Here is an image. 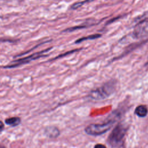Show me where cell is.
I'll list each match as a JSON object with an SVG mask.
<instances>
[{"mask_svg":"<svg viewBox=\"0 0 148 148\" xmlns=\"http://www.w3.org/2000/svg\"><path fill=\"white\" fill-rule=\"evenodd\" d=\"M117 82L115 80H111L105 83L101 87L91 91L90 97L95 100H101L110 97L116 90Z\"/></svg>","mask_w":148,"mask_h":148,"instance_id":"6da1fadb","label":"cell"},{"mask_svg":"<svg viewBox=\"0 0 148 148\" xmlns=\"http://www.w3.org/2000/svg\"><path fill=\"white\" fill-rule=\"evenodd\" d=\"M127 130L123 124H117L108 136V141L110 146L112 147H123Z\"/></svg>","mask_w":148,"mask_h":148,"instance_id":"7a4b0ae2","label":"cell"},{"mask_svg":"<svg viewBox=\"0 0 148 148\" xmlns=\"http://www.w3.org/2000/svg\"><path fill=\"white\" fill-rule=\"evenodd\" d=\"M115 120L110 119L109 121L103 124H90L85 128V132L88 135H101L109 131L112 128L113 124L115 123Z\"/></svg>","mask_w":148,"mask_h":148,"instance_id":"3957f363","label":"cell"},{"mask_svg":"<svg viewBox=\"0 0 148 148\" xmlns=\"http://www.w3.org/2000/svg\"><path fill=\"white\" fill-rule=\"evenodd\" d=\"M52 47H50L46 49H45L43 50H42L40 51H38L35 53H33L32 54L28 56L27 57H23L16 60H14L13 61L11 62V63L10 64L7 65L6 66H3L4 68H16V67H18L21 65L25 64H27L29 62H31V61L38 59L39 58L41 57H46L47 56L43 54L44 53L48 51L49 50H50V49H51Z\"/></svg>","mask_w":148,"mask_h":148,"instance_id":"277c9868","label":"cell"},{"mask_svg":"<svg viewBox=\"0 0 148 148\" xmlns=\"http://www.w3.org/2000/svg\"><path fill=\"white\" fill-rule=\"evenodd\" d=\"M45 134L49 138H56L60 135V131L54 126H48L45 130Z\"/></svg>","mask_w":148,"mask_h":148,"instance_id":"5b68a950","label":"cell"},{"mask_svg":"<svg viewBox=\"0 0 148 148\" xmlns=\"http://www.w3.org/2000/svg\"><path fill=\"white\" fill-rule=\"evenodd\" d=\"M148 113V109L146 106L141 105L135 108V113L140 117H144L146 116Z\"/></svg>","mask_w":148,"mask_h":148,"instance_id":"8992f818","label":"cell"},{"mask_svg":"<svg viewBox=\"0 0 148 148\" xmlns=\"http://www.w3.org/2000/svg\"><path fill=\"white\" fill-rule=\"evenodd\" d=\"M5 123L8 125L15 127L21 123V119L18 117H11L6 119Z\"/></svg>","mask_w":148,"mask_h":148,"instance_id":"52a82bcc","label":"cell"},{"mask_svg":"<svg viewBox=\"0 0 148 148\" xmlns=\"http://www.w3.org/2000/svg\"><path fill=\"white\" fill-rule=\"evenodd\" d=\"M101 36V34H92V35H90L87 36H84L81 38H79V39L76 40L75 41L76 43H81L84 40H92V39H97L99 38Z\"/></svg>","mask_w":148,"mask_h":148,"instance_id":"ba28073f","label":"cell"},{"mask_svg":"<svg viewBox=\"0 0 148 148\" xmlns=\"http://www.w3.org/2000/svg\"><path fill=\"white\" fill-rule=\"evenodd\" d=\"M93 0H85V1H82V2H76V3H75L74 4H73L71 6V8L73 9H78L79 8L81 7L83 5H84L85 3H87V2H90L91 1H92Z\"/></svg>","mask_w":148,"mask_h":148,"instance_id":"9c48e42d","label":"cell"},{"mask_svg":"<svg viewBox=\"0 0 148 148\" xmlns=\"http://www.w3.org/2000/svg\"><path fill=\"white\" fill-rule=\"evenodd\" d=\"M77 50H71V51H68V52H66V53H64V54H63L59 55V56H57V57L54 58V60H56V59H57V58H60V57H64V56H66V55H67V54H69L72 53H73V52H75V51H77Z\"/></svg>","mask_w":148,"mask_h":148,"instance_id":"30bf717a","label":"cell"},{"mask_svg":"<svg viewBox=\"0 0 148 148\" xmlns=\"http://www.w3.org/2000/svg\"><path fill=\"white\" fill-rule=\"evenodd\" d=\"M15 40L13 39H0V42H10V43H14L15 42Z\"/></svg>","mask_w":148,"mask_h":148,"instance_id":"8fae6325","label":"cell"},{"mask_svg":"<svg viewBox=\"0 0 148 148\" xmlns=\"http://www.w3.org/2000/svg\"><path fill=\"white\" fill-rule=\"evenodd\" d=\"M4 129V124L0 120V132H1Z\"/></svg>","mask_w":148,"mask_h":148,"instance_id":"7c38bea8","label":"cell"},{"mask_svg":"<svg viewBox=\"0 0 148 148\" xmlns=\"http://www.w3.org/2000/svg\"><path fill=\"white\" fill-rule=\"evenodd\" d=\"M106 147L104 145H97L95 146V147Z\"/></svg>","mask_w":148,"mask_h":148,"instance_id":"4fadbf2b","label":"cell"}]
</instances>
